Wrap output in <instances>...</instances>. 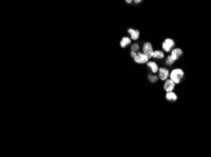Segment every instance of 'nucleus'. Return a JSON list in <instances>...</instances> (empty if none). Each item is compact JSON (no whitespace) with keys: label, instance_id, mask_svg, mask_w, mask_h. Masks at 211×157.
I'll return each instance as SVG.
<instances>
[{"label":"nucleus","instance_id":"11","mask_svg":"<svg viewBox=\"0 0 211 157\" xmlns=\"http://www.w3.org/2000/svg\"><path fill=\"white\" fill-rule=\"evenodd\" d=\"M131 43V40L130 38H128V37H123V39H122V40L121 41V43H120V45L121 46V47H125L128 44H130Z\"/></svg>","mask_w":211,"mask_h":157},{"label":"nucleus","instance_id":"8","mask_svg":"<svg viewBox=\"0 0 211 157\" xmlns=\"http://www.w3.org/2000/svg\"><path fill=\"white\" fill-rule=\"evenodd\" d=\"M128 32L132 35V38L133 40H137L139 37V32L138 30H134L132 29L128 30Z\"/></svg>","mask_w":211,"mask_h":157},{"label":"nucleus","instance_id":"17","mask_svg":"<svg viewBox=\"0 0 211 157\" xmlns=\"http://www.w3.org/2000/svg\"><path fill=\"white\" fill-rule=\"evenodd\" d=\"M126 2H127L128 3H131L132 1H131V0H130V1H128V0H126Z\"/></svg>","mask_w":211,"mask_h":157},{"label":"nucleus","instance_id":"2","mask_svg":"<svg viewBox=\"0 0 211 157\" xmlns=\"http://www.w3.org/2000/svg\"><path fill=\"white\" fill-rule=\"evenodd\" d=\"M143 51H144V53L147 57L149 59L153 57L154 51L151 43L147 42L144 44V47H143Z\"/></svg>","mask_w":211,"mask_h":157},{"label":"nucleus","instance_id":"14","mask_svg":"<svg viewBox=\"0 0 211 157\" xmlns=\"http://www.w3.org/2000/svg\"><path fill=\"white\" fill-rule=\"evenodd\" d=\"M131 49L133 51V52H135V51H137L139 49V45L137 44H134L132 47H131Z\"/></svg>","mask_w":211,"mask_h":157},{"label":"nucleus","instance_id":"13","mask_svg":"<svg viewBox=\"0 0 211 157\" xmlns=\"http://www.w3.org/2000/svg\"><path fill=\"white\" fill-rule=\"evenodd\" d=\"M174 60H173L172 59H171V56H168V59H167V60H166V64H168V65H171V64H173V63H174Z\"/></svg>","mask_w":211,"mask_h":157},{"label":"nucleus","instance_id":"18","mask_svg":"<svg viewBox=\"0 0 211 157\" xmlns=\"http://www.w3.org/2000/svg\"><path fill=\"white\" fill-rule=\"evenodd\" d=\"M141 1H135V3H139V2H140Z\"/></svg>","mask_w":211,"mask_h":157},{"label":"nucleus","instance_id":"9","mask_svg":"<svg viewBox=\"0 0 211 157\" xmlns=\"http://www.w3.org/2000/svg\"><path fill=\"white\" fill-rule=\"evenodd\" d=\"M166 98L169 101H174L177 100V95L174 92H168L166 95Z\"/></svg>","mask_w":211,"mask_h":157},{"label":"nucleus","instance_id":"7","mask_svg":"<svg viewBox=\"0 0 211 157\" xmlns=\"http://www.w3.org/2000/svg\"><path fill=\"white\" fill-rule=\"evenodd\" d=\"M169 76V71L165 68H161L159 69V77L161 80H165L167 79Z\"/></svg>","mask_w":211,"mask_h":157},{"label":"nucleus","instance_id":"1","mask_svg":"<svg viewBox=\"0 0 211 157\" xmlns=\"http://www.w3.org/2000/svg\"><path fill=\"white\" fill-rule=\"evenodd\" d=\"M183 76H184L183 71L180 69H176L171 72L170 77L175 84H179Z\"/></svg>","mask_w":211,"mask_h":157},{"label":"nucleus","instance_id":"6","mask_svg":"<svg viewBox=\"0 0 211 157\" xmlns=\"http://www.w3.org/2000/svg\"><path fill=\"white\" fill-rule=\"evenodd\" d=\"M183 51L180 49H175L171 52V57L173 60H176L178 59V58L182 56Z\"/></svg>","mask_w":211,"mask_h":157},{"label":"nucleus","instance_id":"3","mask_svg":"<svg viewBox=\"0 0 211 157\" xmlns=\"http://www.w3.org/2000/svg\"><path fill=\"white\" fill-rule=\"evenodd\" d=\"M148 59H149L144 53H142L140 52H138L137 56L134 58L135 62L139 64H144L147 62Z\"/></svg>","mask_w":211,"mask_h":157},{"label":"nucleus","instance_id":"4","mask_svg":"<svg viewBox=\"0 0 211 157\" xmlns=\"http://www.w3.org/2000/svg\"><path fill=\"white\" fill-rule=\"evenodd\" d=\"M174 45V41L172 39L168 38L165 41V42L162 44V48L165 51L169 52Z\"/></svg>","mask_w":211,"mask_h":157},{"label":"nucleus","instance_id":"12","mask_svg":"<svg viewBox=\"0 0 211 157\" xmlns=\"http://www.w3.org/2000/svg\"><path fill=\"white\" fill-rule=\"evenodd\" d=\"M165 55L164 53L161 51H155L154 52V54H153V57L155 59H162L164 58Z\"/></svg>","mask_w":211,"mask_h":157},{"label":"nucleus","instance_id":"15","mask_svg":"<svg viewBox=\"0 0 211 157\" xmlns=\"http://www.w3.org/2000/svg\"><path fill=\"white\" fill-rule=\"evenodd\" d=\"M149 79L151 82H152V83H154V82H155L156 80H158V78H157V77H156V76L155 77V76H149Z\"/></svg>","mask_w":211,"mask_h":157},{"label":"nucleus","instance_id":"10","mask_svg":"<svg viewBox=\"0 0 211 157\" xmlns=\"http://www.w3.org/2000/svg\"><path fill=\"white\" fill-rule=\"evenodd\" d=\"M147 65L151 68V69L154 73H156L158 71V66L154 62H149L147 63Z\"/></svg>","mask_w":211,"mask_h":157},{"label":"nucleus","instance_id":"5","mask_svg":"<svg viewBox=\"0 0 211 157\" xmlns=\"http://www.w3.org/2000/svg\"><path fill=\"white\" fill-rule=\"evenodd\" d=\"M174 86H175V83L171 79H169V80H168L165 83L164 85V89L166 92H171L174 89Z\"/></svg>","mask_w":211,"mask_h":157},{"label":"nucleus","instance_id":"16","mask_svg":"<svg viewBox=\"0 0 211 157\" xmlns=\"http://www.w3.org/2000/svg\"><path fill=\"white\" fill-rule=\"evenodd\" d=\"M137 53H136L135 52H133V51L131 52V56H132V57L135 58L136 56H137Z\"/></svg>","mask_w":211,"mask_h":157}]
</instances>
